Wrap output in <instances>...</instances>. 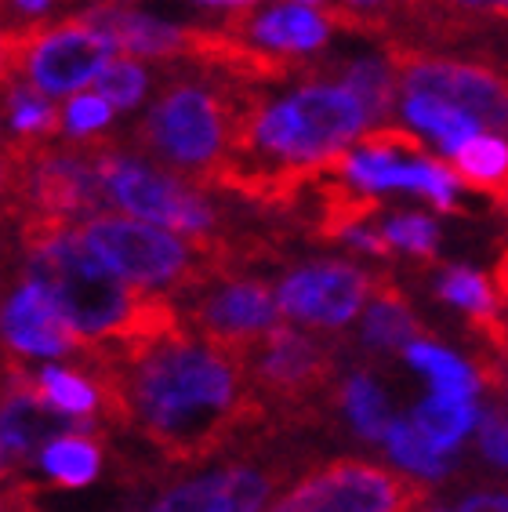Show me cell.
Masks as SVG:
<instances>
[{"instance_id":"obj_23","label":"cell","mask_w":508,"mask_h":512,"mask_svg":"<svg viewBox=\"0 0 508 512\" xmlns=\"http://www.w3.org/2000/svg\"><path fill=\"white\" fill-rule=\"evenodd\" d=\"M385 444H389L396 462L421 476H429V480L450 473V451H440L414 422H392L389 433H385Z\"/></svg>"},{"instance_id":"obj_38","label":"cell","mask_w":508,"mask_h":512,"mask_svg":"<svg viewBox=\"0 0 508 512\" xmlns=\"http://www.w3.org/2000/svg\"><path fill=\"white\" fill-rule=\"evenodd\" d=\"M8 393V353L0 356V396Z\"/></svg>"},{"instance_id":"obj_24","label":"cell","mask_w":508,"mask_h":512,"mask_svg":"<svg viewBox=\"0 0 508 512\" xmlns=\"http://www.w3.org/2000/svg\"><path fill=\"white\" fill-rule=\"evenodd\" d=\"M342 404L349 411V422L356 425V433L367 436V440H381L389 433V404H385V393H381L374 378L367 375H352L342 389Z\"/></svg>"},{"instance_id":"obj_25","label":"cell","mask_w":508,"mask_h":512,"mask_svg":"<svg viewBox=\"0 0 508 512\" xmlns=\"http://www.w3.org/2000/svg\"><path fill=\"white\" fill-rule=\"evenodd\" d=\"M436 295L450 306H458L472 316H487V313H498V295H494V284H490V276L476 273V269H465V266H450L440 273V284H436Z\"/></svg>"},{"instance_id":"obj_14","label":"cell","mask_w":508,"mask_h":512,"mask_svg":"<svg viewBox=\"0 0 508 512\" xmlns=\"http://www.w3.org/2000/svg\"><path fill=\"white\" fill-rule=\"evenodd\" d=\"M80 19L91 22L95 30H102L117 48H124L135 59H149V62L186 59V26H167V22L138 15L127 4H113V0H102V4L88 8Z\"/></svg>"},{"instance_id":"obj_5","label":"cell","mask_w":508,"mask_h":512,"mask_svg":"<svg viewBox=\"0 0 508 512\" xmlns=\"http://www.w3.org/2000/svg\"><path fill=\"white\" fill-rule=\"evenodd\" d=\"M244 371L265 407L276 404L291 422H313L334 382V353L287 324H273L244 349Z\"/></svg>"},{"instance_id":"obj_32","label":"cell","mask_w":508,"mask_h":512,"mask_svg":"<svg viewBox=\"0 0 508 512\" xmlns=\"http://www.w3.org/2000/svg\"><path fill=\"white\" fill-rule=\"evenodd\" d=\"M360 149H381V153H407V157H425L429 149L414 131L396 128V124H381L374 131H360Z\"/></svg>"},{"instance_id":"obj_27","label":"cell","mask_w":508,"mask_h":512,"mask_svg":"<svg viewBox=\"0 0 508 512\" xmlns=\"http://www.w3.org/2000/svg\"><path fill=\"white\" fill-rule=\"evenodd\" d=\"M37 393L66 414H98V389L91 378H80L62 367H44L37 375Z\"/></svg>"},{"instance_id":"obj_31","label":"cell","mask_w":508,"mask_h":512,"mask_svg":"<svg viewBox=\"0 0 508 512\" xmlns=\"http://www.w3.org/2000/svg\"><path fill=\"white\" fill-rule=\"evenodd\" d=\"M40 22H4L0 19V88L8 84L22 66V51L33 40Z\"/></svg>"},{"instance_id":"obj_11","label":"cell","mask_w":508,"mask_h":512,"mask_svg":"<svg viewBox=\"0 0 508 512\" xmlns=\"http://www.w3.org/2000/svg\"><path fill=\"white\" fill-rule=\"evenodd\" d=\"M291 476L284 462L229 465L200 480L167 487L146 512H262L273 491Z\"/></svg>"},{"instance_id":"obj_16","label":"cell","mask_w":508,"mask_h":512,"mask_svg":"<svg viewBox=\"0 0 508 512\" xmlns=\"http://www.w3.org/2000/svg\"><path fill=\"white\" fill-rule=\"evenodd\" d=\"M418 338H425V327L411 313L407 295L396 287L389 273H378L371 291V309L363 320V342L371 349H381V353H392V349H407Z\"/></svg>"},{"instance_id":"obj_28","label":"cell","mask_w":508,"mask_h":512,"mask_svg":"<svg viewBox=\"0 0 508 512\" xmlns=\"http://www.w3.org/2000/svg\"><path fill=\"white\" fill-rule=\"evenodd\" d=\"M91 84L113 109H135L149 95V73L138 59H109Z\"/></svg>"},{"instance_id":"obj_13","label":"cell","mask_w":508,"mask_h":512,"mask_svg":"<svg viewBox=\"0 0 508 512\" xmlns=\"http://www.w3.org/2000/svg\"><path fill=\"white\" fill-rule=\"evenodd\" d=\"M222 26L236 37L262 44V48L291 51V55H309L331 40V22L323 19L320 11L291 8V4H273L265 11L236 8L233 15H225Z\"/></svg>"},{"instance_id":"obj_6","label":"cell","mask_w":508,"mask_h":512,"mask_svg":"<svg viewBox=\"0 0 508 512\" xmlns=\"http://www.w3.org/2000/svg\"><path fill=\"white\" fill-rule=\"evenodd\" d=\"M385 59L392 62L407 95L450 102L479 120V128L508 138V73H498L483 62L447 59L400 37H385Z\"/></svg>"},{"instance_id":"obj_10","label":"cell","mask_w":508,"mask_h":512,"mask_svg":"<svg viewBox=\"0 0 508 512\" xmlns=\"http://www.w3.org/2000/svg\"><path fill=\"white\" fill-rule=\"evenodd\" d=\"M374 291V273L352 262H313L284 276L276 291L280 313L313 327H345Z\"/></svg>"},{"instance_id":"obj_1","label":"cell","mask_w":508,"mask_h":512,"mask_svg":"<svg viewBox=\"0 0 508 512\" xmlns=\"http://www.w3.org/2000/svg\"><path fill=\"white\" fill-rule=\"evenodd\" d=\"M113 364L124 378L131 425L167 465L211 462L269 425L244 360L207 338L196 342L182 331Z\"/></svg>"},{"instance_id":"obj_18","label":"cell","mask_w":508,"mask_h":512,"mask_svg":"<svg viewBox=\"0 0 508 512\" xmlns=\"http://www.w3.org/2000/svg\"><path fill=\"white\" fill-rule=\"evenodd\" d=\"M0 120L15 128V135H37V138H59L66 131L62 124V109L40 95L37 88L22 84V80L11 77L4 88H0Z\"/></svg>"},{"instance_id":"obj_35","label":"cell","mask_w":508,"mask_h":512,"mask_svg":"<svg viewBox=\"0 0 508 512\" xmlns=\"http://www.w3.org/2000/svg\"><path fill=\"white\" fill-rule=\"evenodd\" d=\"M15 251H19V244L8 237V222H0V298L8 291L11 269H15Z\"/></svg>"},{"instance_id":"obj_33","label":"cell","mask_w":508,"mask_h":512,"mask_svg":"<svg viewBox=\"0 0 508 512\" xmlns=\"http://www.w3.org/2000/svg\"><path fill=\"white\" fill-rule=\"evenodd\" d=\"M479 447L490 462L508 469V418L501 411H487L479 418Z\"/></svg>"},{"instance_id":"obj_42","label":"cell","mask_w":508,"mask_h":512,"mask_svg":"<svg viewBox=\"0 0 508 512\" xmlns=\"http://www.w3.org/2000/svg\"><path fill=\"white\" fill-rule=\"evenodd\" d=\"M501 22H508V11H505V15H501Z\"/></svg>"},{"instance_id":"obj_34","label":"cell","mask_w":508,"mask_h":512,"mask_svg":"<svg viewBox=\"0 0 508 512\" xmlns=\"http://www.w3.org/2000/svg\"><path fill=\"white\" fill-rule=\"evenodd\" d=\"M454 15H461V19L469 22H479L483 26V19H498L508 11V0H443Z\"/></svg>"},{"instance_id":"obj_17","label":"cell","mask_w":508,"mask_h":512,"mask_svg":"<svg viewBox=\"0 0 508 512\" xmlns=\"http://www.w3.org/2000/svg\"><path fill=\"white\" fill-rule=\"evenodd\" d=\"M418 0H327L320 15L334 30L360 33V37H400L403 22Z\"/></svg>"},{"instance_id":"obj_8","label":"cell","mask_w":508,"mask_h":512,"mask_svg":"<svg viewBox=\"0 0 508 512\" xmlns=\"http://www.w3.org/2000/svg\"><path fill=\"white\" fill-rule=\"evenodd\" d=\"M113 51L117 44L106 33L95 30L80 15H69L62 22H40L33 40L22 51L19 73L40 95L59 99L69 91L88 88L102 73V66L113 59Z\"/></svg>"},{"instance_id":"obj_3","label":"cell","mask_w":508,"mask_h":512,"mask_svg":"<svg viewBox=\"0 0 508 512\" xmlns=\"http://www.w3.org/2000/svg\"><path fill=\"white\" fill-rule=\"evenodd\" d=\"M244 91V80L200 66L178 69L135 124L131 146L157 168L204 189L211 171L229 157Z\"/></svg>"},{"instance_id":"obj_21","label":"cell","mask_w":508,"mask_h":512,"mask_svg":"<svg viewBox=\"0 0 508 512\" xmlns=\"http://www.w3.org/2000/svg\"><path fill=\"white\" fill-rule=\"evenodd\" d=\"M411 422L418 425L421 433L429 436L440 451H454V447L465 440V433L472 429V422H476V404H472V396L436 393L414 411Z\"/></svg>"},{"instance_id":"obj_39","label":"cell","mask_w":508,"mask_h":512,"mask_svg":"<svg viewBox=\"0 0 508 512\" xmlns=\"http://www.w3.org/2000/svg\"><path fill=\"white\" fill-rule=\"evenodd\" d=\"M11 15H19V11L11 8V0H0V19H4V22H11Z\"/></svg>"},{"instance_id":"obj_9","label":"cell","mask_w":508,"mask_h":512,"mask_svg":"<svg viewBox=\"0 0 508 512\" xmlns=\"http://www.w3.org/2000/svg\"><path fill=\"white\" fill-rule=\"evenodd\" d=\"M186 298V313L200 331V338L233 356H244V349L254 338L280 324V302L273 298V287L258 276H215L196 291H189Z\"/></svg>"},{"instance_id":"obj_26","label":"cell","mask_w":508,"mask_h":512,"mask_svg":"<svg viewBox=\"0 0 508 512\" xmlns=\"http://www.w3.org/2000/svg\"><path fill=\"white\" fill-rule=\"evenodd\" d=\"M30 211V175L15 138H0V222H15Z\"/></svg>"},{"instance_id":"obj_12","label":"cell","mask_w":508,"mask_h":512,"mask_svg":"<svg viewBox=\"0 0 508 512\" xmlns=\"http://www.w3.org/2000/svg\"><path fill=\"white\" fill-rule=\"evenodd\" d=\"M0 338L15 356H88L80 331L30 276H22L19 291H11L0 306Z\"/></svg>"},{"instance_id":"obj_41","label":"cell","mask_w":508,"mask_h":512,"mask_svg":"<svg viewBox=\"0 0 508 512\" xmlns=\"http://www.w3.org/2000/svg\"><path fill=\"white\" fill-rule=\"evenodd\" d=\"M113 4H131V0H113Z\"/></svg>"},{"instance_id":"obj_20","label":"cell","mask_w":508,"mask_h":512,"mask_svg":"<svg viewBox=\"0 0 508 512\" xmlns=\"http://www.w3.org/2000/svg\"><path fill=\"white\" fill-rule=\"evenodd\" d=\"M403 117L411 120V124H418V128H425L429 135H436L443 153H454L472 135H479V120H472L465 109L440 99H429V95H407L403 99Z\"/></svg>"},{"instance_id":"obj_22","label":"cell","mask_w":508,"mask_h":512,"mask_svg":"<svg viewBox=\"0 0 508 512\" xmlns=\"http://www.w3.org/2000/svg\"><path fill=\"white\" fill-rule=\"evenodd\" d=\"M407 360H411L418 371H425V375L432 378V385H436V393H447V396H476V385L479 378L472 375L469 367L461 364L458 356L447 353V349H440V345L432 342H411L407 345Z\"/></svg>"},{"instance_id":"obj_4","label":"cell","mask_w":508,"mask_h":512,"mask_svg":"<svg viewBox=\"0 0 508 512\" xmlns=\"http://www.w3.org/2000/svg\"><path fill=\"white\" fill-rule=\"evenodd\" d=\"M98 168H102L109 204H117L127 215L153 222V226H167L171 233H182V237H218V233H225L222 211L204 197L207 189L157 168L153 160H138L124 153L120 138H113L102 149Z\"/></svg>"},{"instance_id":"obj_30","label":"cell","mask_w":508,"mask_h":512,"mask_svg":"<svg viewBox=\"0 0 508 512\" xmlns=\"http://www.w3.org/2000/svg\"><path fill=\"white\" fill-rule=\"evenodd\" d=\"M109 120H113V102L102 95H73L62 109V124H66L69 138L98 135L109 128Z\"/></svg>"},{"instance_id":"obj_37","label":"cell","mask_w":508,"mask_h":512,"mask_svg":"<svg viewBox=\"0 0 508 512\" xmlns=\"http://www.w3.org/2000/svg\"><path fill=\"white\" fill-rule=\"evenodd\" d=\"M196 4H204V8H251L258 0H196Z\"/></svg>"},{"instance_id":"obj_7","label":"cell","mask_w":508,"mask_h":512,"mask_svg":"<svg viewBox=\"0 0 508 512\" xmlns=\"http://www.w3.org/2000/svg\"><path fill=\"white\" fill-rule=\"evenodd\" d=\"M429 491L385 465L338 458L316 465L265 512H418Z\"/></svg>"},{"instance_id":"obj_36","label":"cell","mask_w":508,"mask_h":512,"mask_svg":"<svg viewBox=\"0 0 508 512\" xmlns=\"http://www.w3.org/2000/svg\"><path fill=\"white\" fill-rule=\"evenodd\" d=\"M461 512H508V498H498V494H476L465 502Z\"/></svg>"},{"instance_id":"obj_2","label":"cell","mask_w":508,"mask_h":512,"mask_svg":"<svg viewBox=\"0 0 508 512\" xmlns=\"http://www.w3.org/2000/svg\"><path fill=\"white\" fill-rule=\"evenodd\" d=\"M22 276L37 280L62 309L69 324L77 327L88 356H124L182 335V313L175 302L142 284H131L117 269L84 244L77 222L55 215L26 211L19 222Z\"/></svg>"},{"instance_id":"obj_40","label":"cell","mask_w":508,"mask_h":512,"mask_svg":"<svg viewBox=\"0 0 508 512\" xmlns=\"http://www.w3.org/2000/svg\"><path fill=\"white\" fill-rule=\"evenodd\" d=\"M302 4H316V8H320V4H327V0H302Z\"/></svg>"},{"instance_id":"obj_29","label":"cell","mask_w":508,"mask_h":512,"mask_svg":"<svg viewBox=\"0 0 508 512\" xmlns=\"http://www.w3.org/2000/svg\"><path fill=\"white\" fill-rule=\"evenodd\" d=\"M381 233L392 240V247L411 251V255L421 258V262H432V258H436L440 229H436V222H432L429 215H414V211L411 215H396Z\"/></svg>"},{"instance_id":"obj_15","label":"cell","mask_w":508,"mask_h":512,"mask_svg":"<svg viewBox=\"0 0 508 512\" xmlns=\"http://www.w3.org/2000/svg\"><path fill=\"white\" fill-rule=\"evenodd\" d=\"M338 80L342 88H349L360 106L367 109V120L374 124H389L392 109H396V69L389 59H352L342 66H323L316 62L309 84H331Z\"/></svg>"},{"instance_id":"obj_19","label":"cell","mask_w":508,"mask_h":512,"mask_svg":"<svg viewBox=\"0 0 508 512\" xmlns=\"http://www.w3.org/2000/svg\"><path fill=\"white\" fill-rule=\"evenodd\" d=\"M40 465L62 487H84L102 469V447L88 433H66L40 451Z\"/></svg>"}]
</instances>
